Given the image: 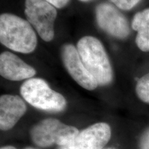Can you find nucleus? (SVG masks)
Returning a JSON list of instances; mask_svg holds the SVG:
<instances>
[{"label":"nucleus","instance_id":"obj_8","mask_svg":"<svg viewBox=\"0 0 149 149\" xmlns=\"http://www.w3.org/2000/svg\"><path fill=\"white\" fill-rule=\"evenodd\" d=\"M61 57L68 73L78 84L88 91L95 90L98 84L83 64L77 49L71 44L61 48Z\"/></svg>","mask_w":149,"mask_h":149},{"label":"nucleus","instance_id":"obj_6","mask_svg":"<svg viewBox=\"0 0 149 149\" xmlns=\"http://www.w3.org/2000/svg\"><path fill=\"white\" fill-rule=\"evenodd\" d=\"M111 137V129L104 122L96 123L80 131L70 142L57 149H103Z\"/></svg>","mask_w":149,"mask_h":149},{"label":"nucleus","instance_id":"obj_17","mask_svg":"<svg viewBox=\"0 0 149 149\" xmlns=\"http://www.w3.org/2000/svg\"><path fill=\"white\" fill-rule=\"evenodd\" d=\"M1 149H17L15 147L12 146H3L1 147Z\"/></svg>","mask_w":149,"mask_h":149},{"label":"nucleus","instance_id":"obj_1","mask_svg":"<svg viewBox=\"0 0 149 149\" xmlns=\"http://www.w3.org/2000/svg\"><path fill=\"white\" fill-rule=\"evenodd\" d=\"M0 40L7 48L22 53L33 52L37 43L31 24L19 17L8 13L0 16Z\"/></svg>","mask_w":149,"mask_h":149},{"label":"nucleus","instance_id":"obj_5","mask_svg":"<svg viewBox=\"0 0 149 149\" xmlns=\"http://www.w3.org/2000/svg\"><path fill=\"white\" fill-rule=\"evenodd\" d=\"M25 15L28 22L45 42L54 37V22L56 8L46 0H26Z\"/></svg>","mask_w":149,"mask_h":149},{"label":"nucleus","instance_id":"obj_20","mask_svg":"<svg viewBox=\"0 0 149 149\" xmlns=\"http://www.w3.org/2000/svg\"><path fill=\"white\" fill-rule=\"evenodd\" d=\"M103 149H115V148H103Z\"/></svg>","mask_w":149,"mask_h":149},{"label":"nucleus","instance_id":"obj_4","mask_svg":"<svg viewBox=\"0 0 149 149\" xmlns=\"http://www.w3.org/2000/svg\"><path fill=\"white\" fill-rule=\"evenodd\" d=\"M79 133V130L74 126L48 118L35 124L30 130V135L35 144L46 148L53 144L59 146L68 144Z\"/></svg>","mask_w":149,"mask_h":149},{"label":"nucleus","instance_id":"obj_12","mask_svg":"<svg viewBox=\"0 0 149 149\" xmlns=\"http://www.w3.org/2000/svg\"><path fill=\"white\" fill-rule=\"evenodd\" d=\"M131 27L134 31L149 29V8L137 13L132 20Z\"/></svg>","mask_w":149,"mask_h":149},{"label":"nucleus","instance_id":"obj_11","mask_svg":"<svg viewBox=\"0 0 149 149\" xmlns=\"http://www.w3.org/2000/svg\"><path fill=\"white\" fill-rule=\"evenodd\" d=\"M135 91L141 101L149 104V72L142 76L137 81Z\"/></svg>","mask_w":149,"mask_h":149},{"label":"nucleus","instance_id":"obj_18","mask_svg":"<svg viewBox=\"0 0 149 149\" xmlns=\"http://www.w3.org/2000/svg\"><path fill=\"white\" fill-rule=\"evenodd\" d=\"M24 149H36V148H32V147H27V148H24Z\"/></svg>","mask_w":149,"mask_h":149},{"label":"nucleus","instance_id":"obj_2","mask_svg":"<svg viewBox=\"0 0 149 149\" xmlns=\"http://www.w3.org/2000/svg\"><path fill=\"white\" fill-rule=\"evenodd\" d=\"M77 49L83 64L98 85H107L113 79V71L109 57L102 43L95 37L80 39Z\"/></svg>","mask_w":149,"mask_h":149},{"label":"nucleus","instance_id":"obj_13","mask_svg":"<svg viewBox=\"0 0 149 149\" xmlns=\"http://www.w3.org/2000/svg\"><path fill=\"white\" fill-rule=\"evenodd\" d=\"M136 45L143 52H149V29L139 30L135 37Z\"/></svg>","mask_w":149,"mask_h":149},{"label":"nucleus","instance_id":"obj_16","mask_svg":"<svg viewBox=\"0 0 149 149\" xmlns=\"http://www.w3.org/2000/svg\"><path fill=\"white\" fill-rule=\"evenodd\" d=\"M46 1L55 6V8H61L68 3L69 0H46Z\"/></svg>","mask_w":149,"mask_h":149},{"label":"nucleus","instance_id":"obj_3","mask_svg":"<svg viewBox=\"0 0 149 149\" xmlns=\"http://www.w3.org/2000/svg\"><path fill=\"white\" fill-rule=\"evenodd\" d=\"M20 93L28 103L42 111L60 112L66 107L64 96L51 89L40 78H31L24 81L20 88Z\"/></svg>","mask_w":149,"mask_h":149},{"label":"nucleus","instance_id":"obj_15","mask_svg":"<svg viewBox=\"0 0 149 149\" xmlns=\"http://www.w3.org/2000/svg\"><path fill=\"white\" fill-rule=\"evenodd\" d=\"M140 147L141 149H149V128L141 137Z\"/></svg>","mask_w":149,"mask_h":149},{"label":"nucleus","instance_id":"obj_10","mask_svg":"<svg viewBox=\"0 0 149 149\" xmlns=\"http://www.w3.org/2000/svg\"><path fill=\"white\" fill-rule=\"evenodd\" d=\"M0 73L6 79L21 81L31 79L36 71L15 54L4 52L0 55Z\"/></svg>","mask_w":149,"mask_h":149},{"label":"nucleus","instance_id":"obj_7","mask_svg":"<svg viewBox=\"0 0 149 149\" xmlns=\"http://www.w3.org/2000/svg\"><path fill=\"white\" fill-rule=\"evenodd\" d=\"M96 19L103 31L119 39L126 38L130 34V27L126 18L112 4L103 3L96 8Z\"/></svg>","mask_w":149,"mask_h":149},{"label":"nucleus","instance_id":"obj_14","mask_svg":"<svg viewBox=\"0 0 149 149\" xmlns=\"http://www.w3.org/2000/svg\"><path fill=\"white\" fill-rule=\"evenodd\" d=\"M117 8L124 10L133 8L139 3L141 0H111Z\"/></svg>","mask_w":149,"mask_h":149},{"label":"nucleus","instance_id":"obj_19","mask_svg":"<svg viewBox=\"0 0 149 149\" xmlns=\"http://www.w3.org/2000/svg\"><path fill=\"white\" fill-rule=\"evenodd\" d=\"M80 1H84V2H86V1H91V0H80Z\"/></svg>","mask_w":149,"mask_h":149},{"label":"nucleus","instance_id":"obj_9","mask_svg":"<svg viewBox=\"0 0 149 149\" xmlns=\"http://www.w3.org/2000/svg\"><path fill=\"white\" fill-rule=\"evenodd\" d=\"M26 111V105L17 95H3L0 97V128L8 130L13 128Z\"/></svg>","mask_w":149,"mask_h":149}]
</instances>
